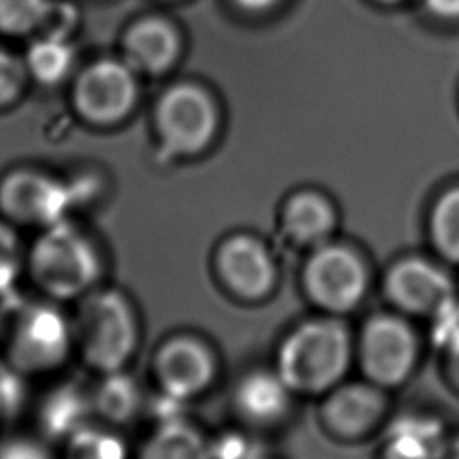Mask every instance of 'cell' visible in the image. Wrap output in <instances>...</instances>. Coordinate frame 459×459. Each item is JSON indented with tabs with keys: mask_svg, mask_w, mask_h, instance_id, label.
Here are the masks:
<instances>
[{
	"mask_svg": "<svg viewBox=\"0 0 459 459\" xmlns=\"http://www.w3.org/2000/svg\"><path fill=\"white\" fill-rule=\"evenodd\" d=\"M134 459H210V445L183 418L156 425Z\"/></svg>",
	"mask_w": 459,
	"mask_h": 459,
	"instance_id": "obj_19",
	"label": "cell"
},
{
	"mask_svg": "<svg viewBox=\"0 0 459 459\" xmlns=\"http://www.w3.org/2000/svg\"><path fill=\"white\" fill-rule=\"evenodd\" d=\"M439 459H459V439L446 445V448H445V452L441 454Z\"/></svg>",
	"mask_w": 459,
	"mask_h": 459,
	"instance_id": "obj_32",
	"label": "cell"
},
{
	"mask_svg": "<svg viewBox=\"0 0 459 459\" xmlns=\"http://www.w3.org/2000/svg\"><path fill=\"white\" fill-rule=\"evenodd\" d=\"M25 274L47 299L79 301L100 287L104 256L95 238L68 217L36 233Z\"/></svg>",
	"mask_w": 459,
	"mask_h": 459,
	"instance_id": "obj_1",
	"label": "cell"
},
{
	"mask_svg": "<svg viewBox=\"0 0 459 459\" xmlns=\"http://www.w3.org/2000/svg\"><path fill=\"white\" fill-rule=\"evenodd\" d=\"M93 416L109 427L126 425L145 409V394L127 369L99 375L90 389Z\"/></svg>",
	"mask_w": 459,
	"mask_h": 459,
	"instance_id": "obj_15",
	"label": "cell"
},
{
	"mask_svg": "<svg viewBox=\"0 0 459 459\" xmlns=\"http://www.w3.org/2000/svg\"><path fill=\"white\" fill-rule=\"evenodd\" d=\"M281 221L292 242L317 247L333 233L335 212L323 195L301 192L287 201Z\"/></svg>",
	"mask_w": 459,
	"mask_h": 459,
	"instance_id": "obj_16",
	"label": "cell"
},
{
	"mask_svg": "<svg viewBox=\"0 0 459 459\" xmlns=\"http://www.w3.org/2000/svg\"><path fill=\"white\" fill-rule=\"evenodd\" d=\"M25 378L7 360H0V420L14 416L23 407L27 398Z\"/></svg>",
	"mask_w": 459,
	"mask_h": 459,
	"instance_id": "obj_26",
	"label": "cell"
},
{
	"mask_svg": "<svg viewBox=\"0 0 459 459\" xmlns=\"http://www.w3.org/2000/svg\"><path fill=\"white\" fill-rule=\"evenodd\" d=\"M215 264L224 285L240 298H262L274 283L273 258L265 246L253 237L237 235L224 240L217 249Z\"/></svg>",
	"mask_w": 459,
	"mask_h": 459,
	"instance_id": "obj_12",
	"label": "cell"
},
{
	"mask_svg": "<svg viewBox=\"0 0 459 459\" xmlns=\"http://www.w3.org/2000/svg\"><path fill=\"white\" fill-rule=\"evenodd\" d=\"M276 0H237V4H240L244 9L249 11H260V9H267L269 5H273Z\"/></svg>",
	"mask_w": 459,
	"mask_h": 459,
	"instance_id": "obj_31",
	"label": "cell"
},
{
	"mask_svg": "<svg viewBox=\"0 0 459 459\" xmlns=\"http://www.w3.org/2000/svg\"><path fill=\"white\" fill-rule=\"evenodd\" d=\"M430 237L437 251L459 264V186L446 190L430 213Z\"/></svg>",
	"mask_w": 459,
	"mask_h": 459,
	"instance_id": "obj_22",
	"label": "cell"
},
{
	"mask_svg": "<svg viewBox=\"0 0 459 459\" xmlns=\"http://www.w3.org/2000/svg\"><path fill=\"white\" fill-rule=\"evenodd\" d=\"M210 459H264L251 441L240 436H226L210 445Z\"/></svg>",
	"mask_w": 459,
	"mask_h": 459,
	"instance_id": "obj_27",
	"label": "cell"
},
{
	"mask_svg": "<svg viewBox=\"0 0 459 459\" xmlns=\"http://www.w3.org/2000/svg\"><path fill=\"white\" fill-rule=\"evenodd\" d=\"M48 11L47 0H0V29L23 32L39 23Z\"/></svg>",
	"mask_w": 459,
	"mask_h": 459,
	"instance_id": "obj_25",
	"label": "cell"
},
{
	"mask_svg": "<svg viewBox=\"0 0 459 459\" xmlns=\"http://www.w3.org/2000/svg\"><path fill=\"white\" fill-rule=\"evenodd\" d=\"M303 283L314 303L330 312H344L362 299L368 274L357 253L325 242L307 260Z\"/></svg>",
	"mask_w": 459,
	"mask_h": 459,
	"instance_id": "obj_6",
	"label": "cell"
},
{
	"mask_svg": "<svg viewBox=\"0 0 459 459\" xmlns=\"http://www.w3.org/2000/svg\"><path fill=\"white\" fill-rule=\"evenodd\" d=\"M136 84L129 65L99 61L77 81L75 104L81 113L97 124L120 120L133 106Z\"/></svg>",
	"mask_w": 459,
	"mask_h": 459,
	"instance_id": "obj_10",
	"label": "cell"
},
{
	"mask_svg": "<svg viewBox=\"0 0 459 459\" xmlns=\"http://www.w3.org/2000/svg\"><path fill=\"white\" fill-rule=\"evenodd\" d=\"M75 355L97 375L127 369L142 328L131 298L115 287H97L75 301L72 314Z\"/></svg>",
	"mask_w": 459,
	"mask_h": 459,
	"instance_id": "obj_3",
	"label": "cell"
},
{
	"mask_svg": "<svg viewBox=\"0 0 459 459\" xmlns=\"http://www.w3.org/2000/svg\"><path fill=\"white\" fill-rule=\"evenodd\" d=\"M0 459H56V457L41 441H36L30 437H13L0 445Z\"/></svg>",
	"mask_w": 459,
	"mask_h": 459,
	"instance_id": "obj_28",
	"label": "cell"
},
{
	"mask_svg": "<svg viewBox=\"0 0 459 459\" xmlns=\"http://www.w3.org/2000/svg\"><path fill=\"white\" fill-rule=\"evenodd\" d=\"M152 373L160 391L188 402L212 384L215 359L203 341L192 335H174L158 346Z\"/></svg>",
	"mask_w": 459,
	"mask_h": 459,
	"instance_id": "obj_8",
	"label": "cell"
},
{
	"mask_svg": "<svg viewBox=\"0 0 459 459\" xmlns=\"http://www.w3.org/2000/svg\"><path fill=\"white\" fill-rule=\"evenodd\" d=\"M430 11L443 18H459V0H425Z\"/></svg>",
	"mask_w": 459,
	"mask_h": 459,
	"instance_id": "obj_30",
	"label": "cell"
},
{
	"mask_svg": "<svg viewBox=\"0 0 459 459\" xmlns=\"http://www.w3.org/2000/svg\"><path fill=\"white\" fill-rule=\"evenodd\" d=\"M217 127L210 97L192 84L169 90L158 106V131L163 149L172 156H192L203 151Z\"/></svg>",
	"mask_w": 459,
	"mask_h": 459,
	"instance_id": "obj_7",
	"label": "cell"
},
{
	"mask_svg": "<svg viewBox=\"0 0 459 459\" xmlns=\"http://www.w3.org/2000/svg\"><path fill=\"white\" fill-rule=\"evenodd\" d=\"M385 292L402 310L434 314L448 307L452 299V281L446 273L429 260L409 256L389 269Z\"/></svg>",
	"mask_w": 459,
	"mask_h": 459,
	"instance_id": "obj_11",
	"label": "cell"
},
{
	"mask_svg": "<svg viewBox=\"0 0 459 459\" xmlns=\"http://www.w3.org/2000/svg\"><path fill=\"white\" fill-rule=\"evenodd\" d=\"M27 247H23L18 228L0 217V301L18 294L16 287L25 273Z\"/></svg>",
	"mask_w": 459,
	"mask_h": 459,
	"instance_id": "obj_24",
	"label": "cell"
},
{
	"mask_svg": "<svg viewBox=\"0 0 459 459\" xmlns=\"http://www.w3.org/2000/svg\"><path fill=\"white\" fill-rule=\"evenodd\" d=\"M382 2H396V0H382Z\"/></svg>",
	"mask_w": 459,
	"mask_h": 459,
	"instance_id": "obj_33",
	"label": "cell"
},
{
	"mask_svg": "<svg viewBox=\"0 0 459 459\" xmlns=\"http://www.w3.org/2000/svg\"><path fill=\"white\" fill-rule=\"evenodd\" d=\"M4 360L25 377L54 373L75 353L72 316L56 301H27L18 294L0 301Z\"/></svg>",
	"mask_w": 459,
	"mask_h": 459,
	"instance_id": "obj_2",
	"label": "cell"
},
{
	"mask_svg": "<svg viewBox=\"0 0 459 459\" xmlns=\"http://www.w3.org/2000/svg\"><path fill=\"white\" fill-rule=\"evenodd\" d=\"M74 61L70 45L61 36H47L32 43L27 54V66L32 75L47 84L63 79Z\"/></svg>",
	"mask_w": 459,
	"mask_h": 459,
	"instance_id": "obj_23",
	"label": "cell"
},
{
	"mask_svg": "<svg viewBox=\"0 0 459 459\" xmlns=\"http://www.w3.org/2000/svg\"><path fill=\"white\" fill-rule=\"evenodd\" d=\"M445 448L441 427L427 418H403L387 436L393 459H439Z\"/></svg>",
	"mask_w": 459,
	"mask_h": 459,
	"instance_id": "obj_20",
	"label": "cell"
},
{
	"mask_svg": "<svg viewBox=\"0 0 459 459\" xmlns=\"http://www.w3.org/2000/svg\"><path fill=\"white\" fill-rule=\"evenodd\" d=\"M75 208L72 185L57 176L20 169L0 181V217L36 231L68 219Z\"/></svg>",
	"mask_w": 459,
	"mask_h": 459,
	"instance_id": "obj_5",
	"label": "cell"
},
{
	"mask_svg": "<svg viewBox=\"0 0 459 459\" xmlns=\"http://www.w3.org/2000/svg\"><path fill=\"white\" fill-rule=\"evenodd\" d=\"M59 459H131L126 439L117 427L88 423L63 443Z\"/></svg>",
	"mask_w": 459,
	"mask_h": 459,
	"instance_id": "obj_21",
	"label": "cell"
},
{
	"mask_svg": "<svg viewBox=\"0 0 459 459\" xmlns=\"http://www.w3.org/2000/svg\"><path fill=\"white\" fill-rule=\"evenodd\" d=\"M350 362V337L333 319H314L294 328L278 350V375L298 393L335 385Z\"/></svg>",
	"mask_w": 459,
	"mask_h": 459,
	"instance_id": "obj_4",
	"label": "cell"
},
{
	"mask_svg": "<svg viewBox=\"0 0 459 459\" xmlns=\"http://www.w3.org/2000/svg\"><path fill=\"white\" fill-rule=\"evenodd\" d=\"M126 59L131 68L143 72H161L176 57V32L160 20L136 23L124 41Z\"/></svg>",
	"mask_w": 459,
	"mask_h": 459,
	"instance_id": "obj_18",
	"label": "cell"
},
{
	"mask_svg": "<svg viewBox=\"0 0 459 459\" xmlns=\"http://www.w3.org/2000/svg\"><path fill=\"white\" fill-rule=\"evenodd\" d=\"M384 412L382 393L366 384L337 387L325 403V418L333 430L355 436L369 430Z\"/></svg>",
	"mask_w": 459,
	"mask_h": 459,
	"instance_id": "obj_14",
	"label": "cell"
},
{
	"mask_svg": "<svg viewBox=\"0 0 459 459\" xmlns=\"http://www.w3.org/2000/svg\"><path fill=\"white\" fill-rule=\"evenodd\" d=\"M289 385L276 373L255 371L242 378L235 393V405L244 418L256 423H271L289 407Z\"/></svg>",
	"mask_w": 459,
	"mask_h": 459,
	"instance_id": "obj_17",
	"label": "cell"
},
{
	"mask_svg": "<svg viewBox=\"0 0 459 459\" xmlns=\"http://www.w3.org/2000/svg\"><path fill=\"white\" fill-rule=\"evenodd\" d=\"M93 407L90 387L74 380L50 387L38 405V423L48 439L65 441L68 436L91 423Z\"/></svg>",
	"mask_w": 459,
	"mask_h": 459,
	"instance_id": "obj_13",
	"label": "cell"
},
{
	"mask_svg": "<svg viewBox=\"0 0 459 459\" xmlns=\"http://www.w3.org/2000/svg\"><path fill=\"white\" fill-rule=\"evenodd\" d=\"M23 70L13 56L0 50V104L16 97L22 88Z\"/></svg>",
	"mask_w": 459,
	"mask_h": 459,
	"instance_id": "obj_29",
	"label": "cell"
},
{
	"mask_svg": "<svg viewBox=\"0 0 459 459\" xmlns=\"http://www.w3.org/2000/svg\"><path fill=\"white\" fill-rule=\"evenodd\" d=\"M366 375L378 385H396L407 378L416 360V339L394 316H375L360 337Z\"/></svg>",
	"mask_w": 459,
	"mask_h": 459,
	"instance_id": "obj_9",
	"label": "cell"
}]
</instances>
